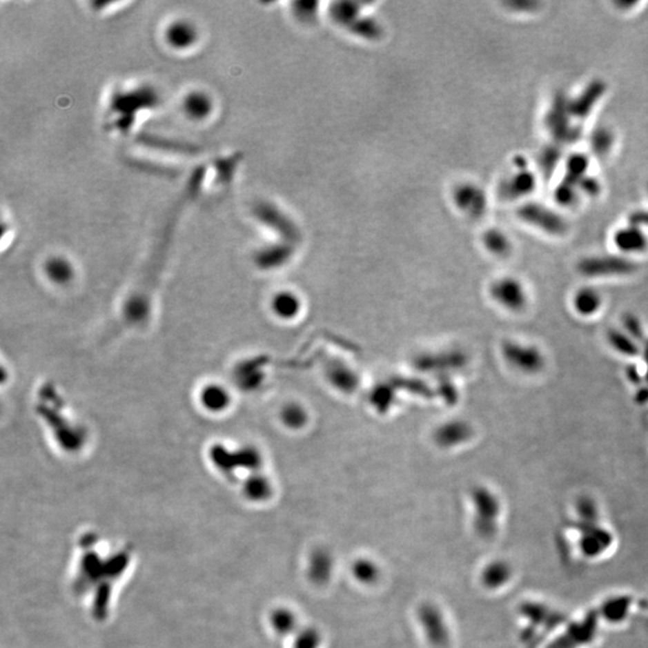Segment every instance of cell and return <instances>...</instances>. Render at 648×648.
I'll use <instances>...</instances> for the list:
<instances>
[{
	"mask_svg": "<svg viewBox=\"0 0 648 648\" xmlns=\"http://www.w3.org/2000/svg\"><path fill=\"white\" fill-rule=\"evenodd\" d=\"M502 355L509 368L524 376H536L547 368V358L538 346L508 340L502 345Z\"/></svg>",
	"mask_w": 648,
	"mask_h": 648,
	"instance_id": "1",
	"label": "cell"
},
{
	"mask_svg": "<svg viewBox=\"0 0 648 648\" xmlns=\"http://www.w3.org/2000/svg\"><path fill=\"white\" fill-rule=\"evenodd\" d=\"M474 506V529L482 538H492L498 531L501 518V501L489 487H478L472 493Z\"/></svg>",
	"mask_w": 648,
	"mask_h": 648,
	"instance_id": "2",
	"label": "cell"
},
{
	"mask_svg": "<svg viewBox=\"0 0 648 648\" xmlns=\"http://www.w3.org/2000/svg\"><path fill=\"white\" fill-rule=\"evenodd\" d=\"M490 295L497 305L509 313H522L529 305V292L524 284L513 276H504L495 281Z\"/></svg>",
	"mask_w": 648,
	"mask_h": 648,
	"instance_id": "3",
	"label": "cell"
},
{
	"mask_svg": "<svg viewBox=\"0 0 648 648\" xmlns=\"http://www.w3.org/2000/svg\"><path fill=\"white\" fill-rule=\"evenodd\" d=\"M579 271L589 277L629 275L635 271V263L620 256H594L579 263Z\"/></svg>",
	"mask_w": 648,
	"mask_h": 648,
	"instance_id": "4",
	"label": "cell"
},
{
	"mask_svg": "<svg viewBox=\"0 0 648 648\" xmlns=\"http://www.w3.org/2000/svg\"><path fill=\"white\" fill-rule=\"evenodd\" d=\"M418 620L426 639L433 647L444 648L449 645V629L446 618L438 607L432 604H424L418 610Z\"/></svg>",
	"mask_w": 648,
	"mask_h": 648,
	"instance_id": "5",
	"label": "cell"
},
{
	"mask_svg": "<svg viewBox=\"0 0 648 648\" xmlns=\"http://www.w3.org/2000/svg\"><path fill=\"white\" fill-rule=\"evenodd\" d=\"M520 216L531 225L536 226L550 235H561L567 230L566 222L561 216L539 204L524 206L520 210Z\"/></svg>",
	"mask_w": 648,
	"mask_h": 648,
	"instance_id": "6",
	"label": "cell"
},
{
	"mask_svg": "<svg viewBox=\"0 0 648 648\" xmlns=\"http://www.w3.org/2000/svg\"><path fill=\"white\" fill-rule=\"evenodd\" d=\"M613 245L617 250L627 255H636L646 251L648 246V238L644 230L638 226L631 225L622 227L613 235Z\"/></svg>",
	"mask_w": 648,
	"mask_h": 648,
	"instance_id": "7",
	"label": "cell"
},
{
	"mask_svg": "<svg viewBox=\"0 0 648 648\" xmlns=\"http://www.w3.org/2000/svg\"><path fill=\"white\" fill-rule=\"evenodd\" d=\"M604 304L600 291L593 286H582L574 292L571 297V305L575 313L585 318L593 317L597 315Z\"/></svg>",
	"mask_w": 648,
	"mask_h": 648,
	"instance_id": "8",
	"label": "cell"
},
{
	"mask_svg": "<svg viewBox=\"0 0 648 648\" xmlns=\"http://www.w3.org/2000/svg\"><path fill=\"white\" fill-rule=\"evenodd\" d=\"M472 436V428L469 424L462 420H451L437 429L435 440L444 448L456 446L469 441Z\"/></svg>",
	"mask_w": 648,
	"mask_h": 648,
	"instance_id": "9",
	"label": "cell"
},
{
	"mask_svg": "<svg viewBox=\"0 0 648 648\" xmlns=\"http://www.w3.org/2000/svg\"><path fill=\"white\" fill-rule=\"evenodd\" d=\"M513 568L504 560H495L485 566L482 571V582L487 589H500L511 582L513 579Z\"/></svg>",
	"mask_w": 648,
	"mask_h": 648,
	"instance_id": "10",
	"label": "cell"
},
{
	"mask_svg": "<svg viewBox=\"0 0 648 648\" xmlns=\"http://www.w3.org/2000/svg\"><path fill=\"white\" fill-rule=\"evenodd\" d=\"M166 40L175 50H185L197 40V30L188 21H177L167 29Z\"/></svg>",
	"mask_w": 648,
	"mask_h": 648,
	"instance_id": "11",
	"label": "cell"
},
{
	"mask_svg": "<svg viewBox=\"0 0 648 648\" xmlns=\"http://www.w3.org/2000/svg\"><path fill=\"white\" fill-rule=\"evenodd\" d=\"M456 203L462 210L474 216L480 215L487 206L483 191L473 185H466L456 191Z\"/></svg>",
	"mask_w": 648,
	"mask_h": 648,
	"instance_id": "12",
	"label": "cell"
},
{
	"mask_svg": "<svg viewBox=\"0 0 648 648\" xmlns=\"http://www.w3.org/2000/svg\"><path fill=\"white\" fill-rule=\"evenodd\" d=\"M326 376L331 384L342 391H352L358 386L357 375L340 362H333L326 368Z\"/></svg>",
	"mask_w": 648,
	"mask_h": 648,
	"instance_id": "13",
	"label": "cell"
},
{
	"mask_svg": "<svg viewBox=\"0 0 648 648\" xmlns=\"http://www.w3.org/2000/svg\"><path fill=\"white\" fill-rule=\"evenodd\" d=\"M333 558L326 550H316L311 555L308 576L315 584H324L331 576Z\"/></svg>",
	"mask_w": 648,
	"mask_h": 648,
	"instance_id": "14",
	"label": "cell"
},
{
	"mask_svg": "<svg viewBox=\"0 0 648 648\" xmlns=\"http://www.w3.org/2000/svg\"><path fill=\"white\" fill-rule=\"evenodd\" d=\"M184 112L193 120L206 119L212 113V99L203 92H190L184 100Z\"/></svg>",
	"mask_w": 648,
	"mask_h": 648,
	"instance_id": "15",
	"label": "cell"
},
{
	"mask_svg": "<svg viewBox=\"0 0 648 648\" xmlns=\"http://www.w3.org/2000/svg\"><path fill=\"white\" fill-rule=\"evenodd\" d=\"M271 306L277 317L291 320L300 311V300L291 292H281L274 297Z\"/></svg>",
	"mask_w": 648,
	"mask_h": 648,
	"instance_id": "16",
	"label": "cell"
},
{
	"mask_svg": "<svg viewBox=\"0 0 648 648\" xmlns=\"http://www.w3.org/2000/svg\"><path fill=\"white\" fill-rule=\"evenodd\" d=\"M607 342L613 350L627 357H635L639 353V347L636 345V340L620 329H611L607 331Z\"/></svg>",
	"mask_w": 648,
	"mask_h": 648,
	"instance_id": "17",
	"label": "cell"
},
{
	"mask_svg": "<svg viewBox=\"0 0 648 648\" xmlns=\"http://www.w3.org/2000/svg\"><path fill=\"white\" fill-rule=\"evenodd\" d=\"M536 179L534 175L524 170H519L514 177L508 179L506 184L507 196L508 197H518L531 193L534 189Z\"/></svg>",
	"mask_w": 648,
	"mask_h": 648,
	"instance_id": "18",
	"label": "cell"
},
{
	"mask_svg": "<svg viewBox=\"0 0 648 648\" xmlns=\"http://www.w3.org/2000/svg\"><path fill=\"white\" fill-rule=\"evenodd\" d=\"M202 404L209 411L219 412L228 406L230 395L222 386H208L202 393Z\"/></svg>",
	"mask_w": 648,
	"mask_h": 648,
	"instance_id": "19",
	"label": "cell"
},
{
	"mask_svg": "<svg viewBox=\"0 0 648 648\" xmlns=\"http://www.w3.org/2000/svg\"><path fill=\"white\" fill-rule=\"evenodd\" d=\"M576 516L581 520V524H598L599 518H600V511L598 503L593 497L584 496L579 497L575 506Z\"/></svg>",
	"mask_w": 648,
	"mask_h": 648,
	"instance_id": "20",
	"label": "cell"
},
{
	"mask_svg": "<svg viewBox=\"0 0 648 648\" xmlns=\"http://www.w3.org/2000/svg\"><path fill=\"white\" fill-rule=\"evenodd\" d=\"M45 271H46L47 276L57 284H66L74 276V269L71 267L69 261L61 257H53L48 259Z\"/></svg>",
	"mask_w": 648,
	"mask_h": 648,
	"instance_id": "21",
	"label": "cell"
},
{
	"mask_svg": "<svg viewBox=\"0 0 648 648\" xmlns=\"http://www.w3.org/2000/svg\"><path fill=\"white\" fill-rule=\"evenodd\" d=\"M484 244L490 253L500 257L507 256L511 248L509 238L498 230H489L487 235H484Z\"/></svg>",
	"mask_w": 648,
	"mask_h": 648,
	"instance_id": "22",
	"label": "cell"
},
{
	"mask_svg": "<svg viewBox=\"0 0 648 648\" xmlns=\"http://www.w3.org/2000/svg\"><path fill=\"white\" fill-rule=\"evenodd\" d=\"M281 419L286 426L297 430L303 428L308 422V413L299 404H288L281 412Z\"/></svg>",
	"mask_w": 648,
	"mask_h": 648,
	"instance_id": "23",
	"label": "cell"
},
{
	"mask_svg": "<svg viewBox=\"0 0 648 648\" xmlns=\"http://www.w3.org/2000/svg\"><path fill=\"white\" fill-rule=\"evenodd\" d=\"M354 578L363 584H373L380 576L377 564L370 560H358L352 567Z\"/></svg>",
	"mask_w": 648,
	"mask_h": 648,
	"instance_id": "24",
	"label": "cell"
},
{
	"mask_svg": "<svg viewBox=\"0 0 648 648\" xmlns=\"http://www.w3.org/2000/svg\"><path fill=\"white\" fill-rule=\"evenodd\" d=\"M271 490V484L262 475L251 477L245 484V492L251 500H266Z\"/></svg>",
	"mask_w": 648,
	"mask_h": 648,
	"instance_id": "25",
	"label": "cell"
},
{
	"mask_svg": "<svg viewBox=\"0 0 648 648\" xmlns=\"http://www.w3.org/2000/svg\"><path fill=\"white\" fill-rule=\"evenodd\" d=\"M271 622L276 631L281 634H287L295 629L297 625V617L295 613L287 609H277L271 617Z\"/></svg>",
	"mask_w": 648,
	"mask_h": 648,
	"instance_id": "26",
	"label": "cell"
},
{
	"mask_svg": "<svg viewBox=\"0 0 648 648\" xmlns=\"http://www.w3.org/2000/svg\"><path fill=\"white\" fill-rule=\"evenodd\" d=\"M321 642L320 634L316 630L306 629L299 634L295 640V648H318Z\"/></svg>",
	"mask_w": 648,
	"mask_h": 648,
	"instance_id": "27",
	"label": "cell"
},
{
	"mask_svg": "<svg viewBox=\"0 0 648 648\" xmlns=\"http://www.w3.org/2000/svg\"><path fill=\"white\" fill-rule=\"evenodd\" d=\"M587 167H589V161L586 157L582 155H575L569 160L568 172L573 177H582L585 172L587 170Z\"/></svg>",
	"mask_w": 648,
	"mask_h": 648,
	"instance_id": "28",
	"label": "cell"
},
{
	"mask_svg": "<svg viewBox=\"0 0 648 648\" xmlns=\"http://www.w3.org/2000/svg\"><path fill=\"white\" fill-rule=\"evenodd\" d=\"M623 331L628 333L634 340L639 339L642 335V328L640 324L639 320L634 316H627L623 320Z\"/></svg>",
	"mask_w": 648,
	"mask_h": 648,
	"instance_id": "29",
	"label": "cell"
}]
</instances>
